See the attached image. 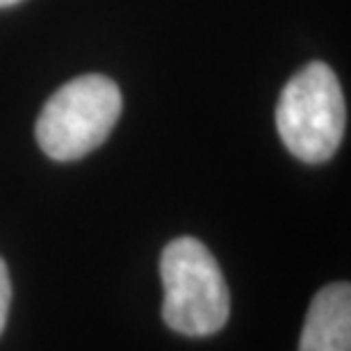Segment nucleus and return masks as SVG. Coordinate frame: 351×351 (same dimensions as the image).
<instances>
[{"label": "nucleus", "mask_w": 351, "mask_h": 351, "mask_svg": "<svg viewBox=\"0 0 351 351\" xmlns=\"http://www.w3.org/2000/svg\"><path fill=\"white\" fill-rule=\"evenodd\" d=\"M162 317L176 333L206 338L228 322L230 297L223 274L208 247L194 237H176L162 251Z\"/></svg>", "instance_id": "obj_1"}, {"label": "nucleus", "mask_w": 351, "mask_h": 351, "mask_svg": "<svg viewBox=\"0 0 351 351\" xmlns=\"http://www.w3.org/2000/svg\"><path fill=\"white\" fill-rule=\"evenodd\" d=\"M10 301H12V283H10V271H7L5 261L0 258V335L5 331L7 315H10Z\"/></svg>", "instance_id": "obj_5"}, {"label": "nucleus", "mask_w": 351, "mask_h": 351, "mask_svg": "<svg viewBox=\"0 0 351 351\" xmlns=\"http://www.w3.org/2000/svg\"><path fill=\"white\" fill-rule=\"evenodd\" d=\"M299 351H351V287L331 283L315 294Z\"/></svg>", "instance_id": "obj_4"}, {"label": "nucleus", "mask_w": 351, "mask_h": 351, "mask_svg": "<svg viewBox=\"0 0 351 351\" xmlns=\"http://www.w3.org/2000/svg\"><path fill=\"white\" fill-rule=\"evenodd\" d=\"M121 114L117 82L98 73L80 75L48 98L37 119V142L58 162L85 158L98 149Z\"/></svg>", "instance_id": "obj_3"}, {"label": "nucleus", "mask_w": 351, "mask_h": 351, "mask_svg": "<svg viewBox=\"0 0 351 351\" xmlns=\"http://www.w3.org/2000/svg\"><path fill=\"white\" fill-rule=\"evenodd\" d=\"M345 125L338 75L324 62H311L287 82L276 105V128L285 149L301 162H326L338 151Z\"/></svg>", "instance_id": "obj_2"}, {"label": "nucleus", "mask_w": 351, "mask_h": 351, "mask_svg": "<svg viewBox=\"0 0 351 351\" xmlns=\"http://www.w3.org/2000/svg\"><path fill=\"white\" fill-rule=\"evenodd\" d=\"M16 3H21V0H0V7H12Z\"/></svg>", "instance_id": "obj_6"}]
</instances>
